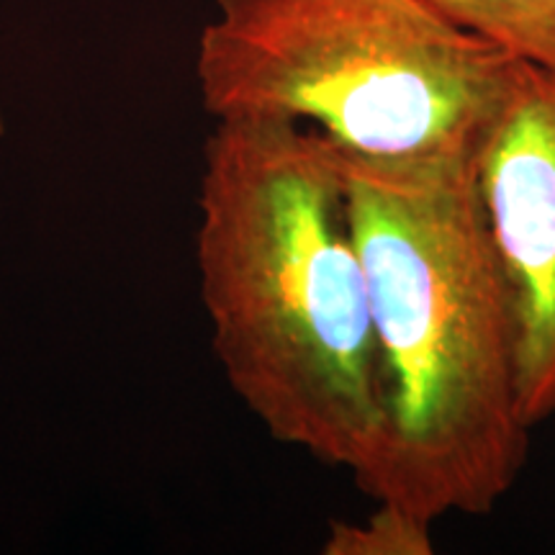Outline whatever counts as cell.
<instances>
[{"label": "cell", "instance_id": "6da1fadb", "mask_svg": "<svg viewBox=\"0 0 555 555\" xmlns=\"http://www.w3.org/2000/svg\"><path fill=\"white\" fill-rule=\"evenodd\" d=\"M196 268L227 384L270 437L367 494L386 378L337 147L281 119H217L204 144Z\"/></svg>", "mask_w": 555, "mask_h": 555}, {"label": "cell", "instance_id": "7a4b0ae2", "mask_svg": "<svg viewBox=\"0 0 555 555\" xmlns=\"http://www.w3.org/2000/svg\"><path fill=\"white\" fill-rule=\"evenodd\" d=\"M337 159L386 378V448L367 496L433 525L489 515L525 468L530 427L476 159L391 163L339 147Z\"/></svg>", "mask_w": 555, "mask_h": 555}, {"label": "cell", "instance_id": "3957f363", "mask_svg": "<svg viewBox=\"0 0 555 555\" xmlns=\"http://www.w3.org/2000/svg\"><path fill=\"white\" fill-rule=\"evenodd\" d=\"M517 67L429 0H217L196 52L214 121H296L391 163L476 159Z\"/></svg>", "mask_w": 555, "mask_h": 555}, {"label": "cell", "instance_id": "277c9868", "mask_svg": "<svg viewBox=\"0 0 555 555\" xmlns=\"http://www.w3.org/2000/svg\"><path fill=\"white\" fill-rule=\"evenodd\" d=\"M476 183L515 309L519 409L532 429L555 414V69L519 62Z\"/></svg>", "mask_w": 555, "mask_h": 555}, {"label": "cell", "instance_id": "5b68a950", "mask_svg": "<svg viewBox=\"0 0 555 555\" xmlns=\"http://www.w3.org/2000/svg\"><path fill=\"white\" fill-rule=\"evenodd\" d=\"M453 24L519 62L555 69V0H429Z\"/></svg>", "mask_w": 555, "mask_h": 555}, {"label": "cell", "instance_id": "8992f818", "mask_svg": "<svg viewBox=\"0 0 555 555\" xmlns=\"http://www.w3.org/2000/svg\"><path fill=\"white\" fill-rule=\"evenodd\" d=\"M433 522L393 504L376 502L363 522H332L324 555H433Z\"/></svg>", "mask_w": 555, "mask_h": 555}, {"label": "cell", "instance_id": "52a82bcc", "mask_svg": "<svg viewBox=\"0 0 555 555\" xmlns=\"http://www.w3.org/2000/svg\"><path fill=\"white\" fill-rule=\"evenodd\" d=\"M3 131H5V121H3V111H0V137H3Z\"/></svg>", "mask_w": 555, "mask_h": 555}]
</instances>
